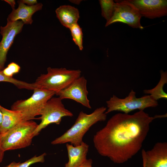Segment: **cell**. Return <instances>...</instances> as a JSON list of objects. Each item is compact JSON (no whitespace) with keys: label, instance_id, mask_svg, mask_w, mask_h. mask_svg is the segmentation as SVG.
<instances>
[{"label":"cell","instance_id":"6da1fadb","mask_svg":"<svg viewBox=\"0 0 167 167\" xmlns=\"http://www.w3.org/2000/svg\"><path fill=\"white\" fill-rule=\"evenodd\" d=\"M166 117V113L150 116L143 110L131 115L117 113L94 135V146L101 156L115 163H123L141 149L152 121Z\"/></svg>","mask_w":167,"mask_h":167},{"label":"cell","instance_id":"7a4b0ae2","mask_svg":"<svg viewBox=\"0 0 167 167\" xmlns=\"http://www.w3.org/2000/svg\"><path fill=\"white\" fill-rule=\"evenodd\" d=\"M106 107L102 106L97 108L89 114L80 111L72 126L62 135L52 141L51 144L57 145L70 143L74 146L80 145L83 142L84 135L92 126L98 122L106 120Z\"/></svg>","mask_w":167,"mask_h":167},{"label":"cell","instance_id":"3957f363","mask_svg":"<svg viewBox=\"0 0 167 167\" xmlns=\"http://www.w3.org/2000/svg\"><path fill=\"white\" fill-rule=\"evenodd\" d=\"M38 125L32 120H23L11 129L0 133V144L2 149L5 152L30 145Z\"/></svg>","mask_w":167,"mask_h":167},{"label":"cell","instance_id":"277c9868","mask_svg":"<svg viewBox=\"0 0 167 167\" xmlns=\"http://www.w3.org/2000/svg\"><path fill=\"white\" fill-rule=\"evenodd\" d=\"M47 71L46 74H41L32 84L35 88L54 91L55 93L80 77L81 73L79 70H68L65 68L49 67Z\"/></svg>","mask_w":167,"mask_h":167},{"label":"cell","instance_id":"5b68a950","mask_svg":"<svg viewBox=\"0 0 167 167\" xmlns=\"http://www.w3.org/2000/svg\"><path fill=\"white\" fill-rule=\"evenodd\" d=\"M33 90L30 97L18 100L11 106V110L21 113L23 120H32L36 119V116L40 115L47 102L55 94L54 91L38 88Z\"/></svg>","mask_w":167,"mask_h":167},{"label":"cell","instance_id":"8992f818","mask_svg":"<svg viewBox=\"0 0 167 167\" xmlns=\"http://www.w3.org/2000/svg\"><path fill=\"white\" fill-rule=\"evenodd\" d=\"M106 103L107 109L105 113L107 114L114 111L128 114L135 109L143 110L148 108L156 107L158 105L157 101L150 95L137 98L135 92L132 89L125 98H120L113 95Z\"/></svg>","mask_w":167,"mask_h":167},{"label":"cell","instance_id":"52a82bcc","mask_svg":"<svg viewBox=\"0 0 167 167\" xmlns=\"http://www.w3.org/2000/svg\"><path fill=\"white\" fill-rule=\"evenodd\" d=\"M59 97H52L46 103L42 109L39 119L41 120L34 132V136L50 124L59 125L65 117H71L73 113L66 109Z\"/></svg>","mask_w":167,"mask_h":167},{"label":"cell","instance_id":"ba28073f","mask_svg":"<svg viewBox=\"0 0 167 167\" xmlns=\"http://www.w3.org/2000/svg\"><path fill=\"white\" fill-rule=\"evenodd\" d=\"M116 2L112 17L106 23L105 27L113 23L121 22L133 28H143L140 23L142 16L135 5L128 0L117 1Z\"/></svg>","mask_w":167,"mask_h":167},{"label":"cell","instance_id":"9c48e42d","mask_svg":"<svg viewBox=\"0 0 167 167\" xmlns=\"http://www.w3.org/2000/svg\"><path fill=\"white\" fill-rule=\"evenodd\" d=\"M87 80L84 76H80L72 82L66 87L56 92L55 94L62 100L71 99L90 109L92 107L88 98V92Z\"/></svg>","mask_w":167,"mask_h":167},{"label":"cell","instance_id":"30bf717a","mask_svg":"<svg viewBox=\"0 0 167 167\" xmlns=\"http://www.w3.org/2000/svg\"><path fill=\"white\" fill-rule=\"evenodd\" d=\"M24 25L22 21H7L4 27H0L2 39L0 42V70L5 68L8 51L13 43L15 36L21 32Z\"/></svg>","mask_w":167,"mask_h":167},{"label":"cell","instance_id":"8fae6325","mask_svg":"<svg viewBox=\"0 0 167 167\" xmlns=\"http://www.w3.org/2000/svg\"><path fill=\"white\" fill-rule=\"evenodd\" d=\"M138 9L142 16L150 19L167 15L166 0H128Z\"/></svg>","mask_w":167,"mask_h":167},{"label":"cell","instance_id":"7c38bea8","mask_svg":"<svg viewBox=\"0 0 167 167\" xmlns=\"http://www.w3.org/2000/svg\"><path fill=\"white\" fill-rule=\"evenodd\" d=\"M144 167H167V143H156L150 150L142 151Z\"/></svg>","mask_w":167,"mask_h":167},{"label":"cell","instance_id":"4fadbf2b","mask_svg":"<svg viewBox=\"0 0 167 167\" xmlns=\"http://www.w3.org/2000/svg\"><path fill=\"white\" fill-rule=\"evenodd\" d=\"M18 7L12 10L8 15L7 21L15 22L21 19L24 24H31L33 22L32 15L36 12L41 10L43 5L39 3L32 6H29L23 3L21 0L18 1Z\"/></svg>","mask_w":167,"mask_h":167},{"label":"cell","instance_id":"5bb4252c","mask_svg":"<svg viewBox=\"0 0 167 167\" xmlns=\"http://www.w3.org/2000/svg\"><path fill=\"white\" fill-rule=\"evenodd\" d=\"M66 146L68 161L65 164V167H79L87 160L89 146L86 143L83 141L76 146L67 143Z\"/></svg>","mask_w":167,"mask_h":167},{"label":"cell","instance_id":"9a60e30c","mask_svg":"<svg viewBox=\"0 0 167 167\" xmlns=\"http://www.w3.org/2000/svg\"><path fill=\"white\" fill-rule=\"evenodd\" d=\"M55 12L61 24L69 29L73 25L77 23L79 18L78 9L70 5L60 6L56 9Z\"/></svg>","mask_w":167,"mask_h":167},{"label":"cell","instance_id":"2e32d148","mask_svg":"<svg viewBox=\"0 0 167 167\" xmlns=\"http://www.w3.org/2000/svg\"><path fill=\"white\" fill-rule=\"evenodd\" d=\"M3 114L0 133H4L12 128L23 120L21 113L19 111L7 109L0 105Z\"/></svg>","mask_w":167,"mask_h":167},{"label":"cell","instance_id":"e0dca14e","mask_svg":"<svg viewBox=\"0 0 167 167\" xmlns=\"http://www.w3.org/2000/svg\"><path fill=\"white\" fill-rule=\"evenodd\" d=\"M160 73L161 78L157 85L152 89L143 91L144 93L149 94L156 101L160 99H167V94L163 90L164 85L167 83V71L161 70Z\"/></svg>","mask_w":167,"mask_h":167},{"label":"cell","instance_id":"ac0fdd59","mask_svg":"<svg viewBox=\"0 0 167 167\" xmlns=\"http://www.w3.org/2000/svg\"><path fill=\"white\" fill-rule=\"evenodd\" d=\"M0 82H5L13 84L19 89H26L33 90L35 87L32 83H29L24 81L18 80L12 77L6 76L0 70Z\"/></svg>","mask_w":167,"mask_h":167},{"label":"cell","instance_id":"d6986e66","mask_svg":"<svg viewBox=\"0 0 167 167\" xmlns=\"http://www.w3.org/2000/svg\"><path fill=\"white\" fill-rule=\"evenodd\" d=\"M101 15L108 22L113 14L115 2L112 0H100Z\"/></svg>","mask_w":167,"mask_h":167},{"label":"cell","instance_id":"ffe728a7","mask_svg":"<svg viewBox=\"0 0 167 167\" xmlns=\"http://www.w3.org/2000/svg\"><path fill=\"white\" fill-rule=\"evenodd\" d=\"M46 155V153H44L38 156L35 155L23 162L17 163L13 161L4 167H29L30 165L35 163H44L45 161V157Z\"/></svg>","mask_w":167,"mask_h":167},{"label":"cell","instance_id":"44dd1931","mask_svg":"<svg viewBox=\"0 0 167 167\" xmlns=\"http://www.w3.org/2000/svg\"><path fill=\"white\" fill-rule=\"evenodd\" d=\"M72 39L79 49L82 50L83 49V35L81 28L76 23L72 26L70 28Z\"/></svg>","mask_w":167,"mask_h":167},{"label":"cell","instance_id":"7402d4cb","mask_svg":"<svg viewBox=\"0 0 167 167\" xmlns=\"http://www.w3.org/2000/svg\"><path fill=\"white\" fill-rule=\"evenodd\" d=\"M20 69V66L14 62L10 63L2 71L5 76L9 77H12L13 76L18 73Z\"/></svg>","mask_w":167,"mask_h":167},{"label":"cell","instance_id":"603a6c76","mask_svg":"<svg viewBox=\"0 0 167 167\" xmlns=\"http://www.w3.org/2000/svg\"><path fill=\"white\" fill-rule=\"evenodd\" d=\"M21 1L24 4L29 6H33L37 3L36 0H22Z\"/></svg>","mask_w":167,"mask_h":167},{"label":"cell","instance_id":"cb8c5ba5","mask_svg":"<svg viewBox=\"0 0 167 167\" xmlns=\"http://www.w3.org/2000/svg\"><path fill=\"white\" fill-rule=\"evenodd\" d=\"M92 161L90 159H87L86 161L79 167H92Z\"/></svg>","mask_w":167,"mask_h":167},{"label":"cell","instance_id":"d4e9b609","mask_svg":"<svg viewBox=\"0 0 167 167\" xmlns=\"http://www.w3.org/2000/svg\"><path fill=\"white\" fill-rule=\"evenodd\" d=\"M6 2H7L12 7L13 9L15 8V2L14 0H4Z\"/></svg>","mask_w":167,"mask_h":167},{"label":"cell","instance_id":"484cf974","mask_svg":"<svg viewBox=\"0 0 167 167\" xmlns=\"http://www.w3.org/2000/svg\"><path fill=\"white\" fill-rule=\"evenodd\" d=\"M5 152L2 149L0 144V163L2 162L3 159Z\"/></svg>","mask_w":167,"mask_h":167},{"label":"cell","instance_id":"4316f807","mask_svg":"<svg viewBox=\"0 0 167 167\" xmlns=\"http://www.w3.org/2000/svg\"><path fill=\"white\" fill-rule=\"evenodd\" d=\"M3 118V114L0 108V127L1 126Z\"/></svg>","mask_w":167,"mask_h":167},{"label":"cell","instance_id":"83f0119b","mask_svg":"<svg viewBox=\"0 0 167 167\" xmlns=\"http://www.w3.org/2000/svg\"><path fill=\"white\" fill-rule=\"evenodd\" d=\"M143 167H144V166H143Z\"/></svg>","mask_w":167,"mask_h":167}]
</instances>
